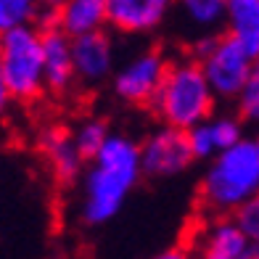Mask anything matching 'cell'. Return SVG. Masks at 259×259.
Listing matches in <instances>:
<instances>
[{
  "mask_svg": "<svg viewBox=\"0 0 259 259\" xmlns=\"http://www.w3.org/2000/svg\"><path fill=\"white\" fill-rule=\"evenodd\" d=\"M140 178H143L140 143L124 133H111L103 148L88 159L79 178V222L88 228H101L111 222L127 204Z\"/></svg>",
  "mask_w": 259,
  "mask_h": 259,
  "instance_id": "1",
  "label": "cell"
},
{
  "mask_svg": "<svg viewBox=\"0 0 259 259\" xmlns=\"http://www.w3.org/2000/svg\"><path fill=\"white\" fill-rule=\"evenodd\" d=\"M259 196V143L241 138L235 146L206 161L198 198L211 214H235Z\"/></svg>",
  "mask_w": 259,
  "mask_h": 259,
  "instance_id": "2",
  "label": "cell"
},
{
  "mask_svg": "<svg viewBox=\"0 0 259 259\" xmlns=\"http://www.w3.org/2000/svg\"><path fill=\"white\" fill-rule=\"evenodd\" d=\"M217 93L211 90L198 58H180L167 69L159 93L151 101V111L161 124L191 130L214 114Z\"/></svg>",
  "mask_w": 259,
  "mask_h": 259,
  "instance_id": "3",
  "label": "cell"
},
{
  "mask_svg": "<svg viewBox=\"0 0 259 259\" xmlns=\"http://www.w3.org/2000/svg\"><path fill=\"white\" fill-rule=\"evenodd\" d=\"M48 90L42 29L21 24L3 29L0 37V93L6 101L29 103Z\"/></svg>",
  "mask_w": 259,
  "mask_h": 259,
  "instance_id": "4",
  "label": "cell"
},
{
  "mask_svg": "<svg viewBox=\"0 0 259 259\" xmlns=\"http://www.w3.org/2000/svg\"><path fill=\"white\" fill-rule=\"evenodd\" d=\"M217 98H238L256 69V56L233 34H206L196 45V56Z\"/></svg>",
  "mask_w": 259,
  "mask_h": 259,
  "instance_id": "5",
  "label": "cell"
},
{
  "mask_svg": "<svg viewBox=\"0 0 259 259\" xmlns=\"http://www.w3.org/2000/svg\"><path fill=\"white\" fill-rule=\"evenodd\" d=\"M169 64L172 61H167V56L159 48L133 53L111 77L114 96L127 106H151L164 77H167Z\"/></svg>",
  "mask_w": 259,
  "mask_h": 259,
  "instance_id": "6",
  "label": "cell"
},
{
  "mask_svg": "<svg viewBox=\"0 0 259 259\" xmlns=\"http://www.w3.org/2000/svg\"><path fill=\"white\" fill-rule=\"evenodd\" d=\"M140 161L143 175L151 180H169L183 175L196 161L188 130L161 124L140 140Z\"/></svg>",
  "mask_w": 259,
  "mask_h": 259,
  "instance_id": "7",
  "label": "cell"
},
{
  "mask_svg": "<svg viewBox=\"0 0 259 259\" xmlns=\"http://www.w3.org/2000/svg\"><path fill=\"white\" fill-rule=\"evenodd\" d=\"M37 148H40L42 159L48 161L53 178L58 183H74L82 178L88 159L82 156V151H79L69 127H64V124L42 127V133L37 135Z\"/></svg>",
  "mask_w": 259,
  "mask_h": 259,
  "instance_id": "8",
  "label": "cell"
},
{
  "mask_svg": "<svg viewBox=\"0 0 259 259\" xmlns=\"http://www.w3.org/2000/svg\"><path fill=\"white\" fill-rule=\"evenodd\" d=\"M114 64H116V53H114V42L109 40V34L103 29L101 32H90L74 37V69H77V82H82L85 88H96L101 82L114 77Z\"/></svg>",
  "mask_w": 259,
  "mask_h": 259,
  "instance_id": "9",
  "label": "cell"
},
{
  "mask_svg": "<svg viewBox=\"0 0 259 259\" xmlns=\"http://www.w3.org/2000/svg\"><path fill=\"white\" fill-rule=\"evenodd\" d=\"M178 0H109V27L122 34H151L167 21Z\"/></svg>",
  "mask_w": 259,
  "mask_h": 259,
  "instance_id": "10",
  "label": "cell"
},
{
  "mask_svg": "<svg viewBox=\"0 0 259 259\" xmlns=\"http://www.w3.org/2000/svg\"><path fill=\"white\" fill-rule=\"evenodd\" d=\"M251 238L241 228V222L228 214H217L206 228H201L196 238V256L198 259H241L249 249Z\"/></svg>",
  "mask_w": 259,
  "mask_h": 259,
  "instance_id": "11",
  "label": "cell"
},
{
  "mask_svg": "<svg viewBox=\"0 0 259 259\" xmlns=\"http://www.w3.org/2000/svg\"><path fill=\"white\" fill-rule=\"evenodd\" d=\"M42 53H45V79L51 93H66L77 82L74 69V37L61 27L42 29Z\"/></svg>",
  "mask_w": 259,
  "mask_h": 259,
  "instance_id": "12",
  "label": "cell"
},
{
  "mask_svg": "<svg viewBox=\"0 0 259 259\" xmlns=\"http://www.w3.org/2000/svg\"><path fill=\"white\" fill-rule=\"evenodd\" d=\"M188 135H191L196 159L209 161L243 138V119L233 114H211L204 122L188 130Z\"/></svg>",
  "mask_w": 259,
  "mask_h": 259,
  "instance_id": "13",
  "label": "cell"
},
{
  "mask_svg": "<svg viewBox=\"0 0 259 259\" xmlns=\"http://www.w3.org/2000/svg\"><path fill=\"white\" fill-rule=\"evenodd\" d=\"M109 24V0H61L56 8V27L69 37L101 32Z\"/></svg>",
  "mask_w": 259,
  "mask_h": 259,
  "instance_id": "14",
  "label": "cell"
},
{
  "mask_svg": "<svg viewBox=\"0 0 259 259\" xmlns=\"http://www.w3.org/2000/svg\"><path fill=\"white\" fill-rule=\"evenodd\" d=\"M225 27L259 58V0H230L225 11Z\"/></svg>",
  "mask_w": 259,
  "mask_h": 259,
  "instance_id": "15",
  "label": "cell"
},
{
  "mask_svg": "<svg viewBox=\"0 0 259 259\" xmlns=\"http://www.w3.org/2000/svg\"><path fill=\"white\" fill-rule=\"evenodd\" d=\"M228 3L230 0H178V8L193 29L211 34L220 24H225Z\"/></svg>",
  "mask_w": 259,
  "mask_h": 259,
  "instance_id": "16",
  "label": "cell"
},
{
  "mask_svg": "<svg viewBox=\"0 0 259 259\" xmlns=\"http://www.w3.org/2000/svg\"><path fill=\"white\" fill-rule=\"evenodd\" d=\"M72 135H74V140H77L82 156L93 159V156H96L98 151L103 148L106 140H109L111 130H109V124H106L103 119H98V116H85V119H79V122L72 127Z\"/></svg>",
  "mask_w": 259,
  "mask_h": 259,
  "instance_id": "17",
  "label": "cell"
},
{
  "mask_svg": "<svg viewBox=\"0 0 259 259\" xmlns=\"http://www.w3.org/2000/svg\"><path fill=\"white\" fill-rule=\"evenodd\" d=\"M42 0H0V29L21 27L37 21Z\"/></svg>",
  "mask_w": 259,
  "mask_h": 259,
  "instance_id": "18",
  "label": "cell"
},
{
  "mask_svg": "<svg viewBox=\"0 0 259 259\" xmlns=\"http://www.w3.org/2000/svg\"><path fill=\"white\" fill-rule=\"evenodd\" d=\"M235 101H238V116L241 119L259 127V69H254L251 79L246 82V88L241 90V96Z\"/></svg>",
  "mask_w": 259,
  "mask_h": 259,
  "instance_id": "19",
  "label": "cell"
},
{
  "mask_svg": "<svg viewBox=\"0 0 259 259\" xmlns=\"http://www.w3.org/2000/svg\"><path fill=\"white\" fill-rule=\"evenodd\" d=\"M235 220L241 222V228L246 230V235H249L254 243H259V196L251 198L246 206H241L238 211H235Z\"/></svg>",
  "mask_w": 259,
  "mask_h": 259,
  "instance_id": "20",
  "label": "cell"
},
{
  "mask_svg": "<svg viewBox=\"0 0 259 259\" xmlns=\"http://www.w3.org/2000/svg\"><path fill=\"white\" fill-rule=\"evenodd\" d=\"M151 259H191V254H188L183 246H172V249H164V251H159L156 256H151Z\"/></svg>",
  "mask_w": 259,
  "mask_h": 259,
  "instance_id": "21",
  "label": "cell"
},
{
  "mask_svg": "<svg viewBox=\"0 0 259 259\" xmlns=\"http://www.w3.org/2000/svg\"><path fill=\"white\" fill-rule=\"evenodd\" d=\"M241 259H259V243H249V249H246L243 254H241Z\"/></svg>",
  "mask_w": 259,
  "mask_h": 259,
  "instance_id": "22",
  "label": "cell"
},
{
  "mask_svg": "<svg viewBox=\"0 0 259 259\" xmlns=\"http://www.w3.org/2000/svg\"><path fill=\"white\" fill-rule=\"evenodd\" d=\"M254 140H256V143H259V133H256V135H254Z\"/></svg>",
  "mask_w": 259,
  "mask_h": 259,
  "instance_id": "23",
  "label": "cell"
},
{
  "mask_svg": "<svg viewBox=\"0 0 259 259\" xmlns=\"http://www.w3.org/2000/svg\"><path fill=\"white\" fill-rule=\"evenodd\" d=\"M256 69H259V58H256Z\"/></svg>",
  "mask_w": 259,
  "mask_h": 259,
  "instance_id": "24",
  "label": "cell"
}]
</instances>
